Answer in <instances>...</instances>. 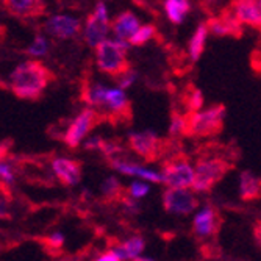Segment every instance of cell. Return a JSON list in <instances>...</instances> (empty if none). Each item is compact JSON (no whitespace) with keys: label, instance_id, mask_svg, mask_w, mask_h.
<instances>
[{"label":"cell","instance_id":"6da1fadb","mask_svg":"<svg viewBox=\"0 0 261 261\" xmlns=\"http://www.w3.org/2000/svg\"><path fill=\"white\" fill-rule=\"evenodd\" d=\"M52 74L49 69H45L44 64L39 61H25L17 66L10 77L11 91L19 99L23 100H36L49 85Z\"/></svg>","mask_w":261,"mask_h":261},{"label":"cell","instance_id":"7a4b0ae2","mask_svg":"<svg viewBox=\"0 0 261 261\" xmlns=\"http://www.w3.org/2000/svg\"><path fill=\"white\" fill-rule=\"evenodd\" d=\"M128 47L130 42L125 39H103L99 42L96 45V60L99 69L111 77H119L124 74L127 69H130L128 60L125 57Z\"/></svg>","mask_w":261,"mask_h":261},{"label":"cell","instance_id":"3957f363","mask_svg":"<svg viewBox=\"0 0 261 261\" xmlns=\"http://www.w3.org/2000/svg\"><path fill=\"white\" fill-rule=\"evenodd\" d=\"M186 117V135L213 136L222 130L225 119V107L216 105L205 111H191Z\"/></svg>","mask_w":261,"mask_h":261},{"label":"cell","instance_id":"277c9868","mask_svg":"<svg viewBox=\"0 0 261 261\" xmlns=\"http://www.w3.org/2000/svg\"><path fill=\"white\" fill-rule=\"evenodd\" d=\"M231 169L228 161L222 158L200 160L194 169V180L191 188L197 193H208L216 183H219Z\"/></svg>","mask_w":261,"mask_h":261},{"label":"cell","instance_id":"5b68a950","mask_svg":"<svg viewBox=\"0 0 261 261\" xmlns=\"http://www.w3.org/2000/svg\"><path fill=\"white\" fill-rule=\"evenodd\" d=\"M199 200L188 188H169L163 194V206L171 215L188 216L197 208Z\"/></svg>","mask_w":261,"mask_h":261},{"label":"cell","instance_id":"8992f818","mask_svg":"<svg viewBox=\"0 0 261 261\" xmlns=\"http://www.w3.org/2000/svg\"><path fill=\"white\" fill-rule=\"evenodd\" d=\"M110 32V19H108V10L103 2H99L94 8V11L88 16L86 25H85V41L88 45L96 47L99 42L107 39V35Z\"/></svg>","mask_w":261,"mask_h":261},{"label":"cell","instance_id":"52a82bcc","mask_svg":"<svg viewBox=\"0 0 261 261\" xmlns=\"http://www.w3.org/2000/svg\"><path fill=\"white\" fill-rule=\"evenodd\" d=\"M194 180V169L186 160L174 158L163 168L161 181L168 188H191Z\"/></svg>","mask_w":261,"mask_h":261},{"label":"cell","instance_id":"ba28073f","mask_svg":"<svg viewBox=\"0 0 261 261\" xmlns=\"http://www.w3.org/2000/svg\"><path fill=\"white\" fill-rule=\"evenodd\" d=\"M97 121H99V113L94 111L92 108H85L72 121V124L69 125L64 135V142L72 149L79 147L85 136L91 132V128L97 124Z\"/></svg>","mask_w":261,"mask_h":261},{"label":"cell","instance_id":"9c48e42d","mask_svg":"<svg viewBox=\"0 0 261 261\" xmlns=\"http://www.w3.org/2000/svg\"><path fill=\"white\" fill-rule=\"evenodd\" d=\"M128 144L138 155H141L146 161H155L161 152V141L150 130L139 132V133H130Z\"/></svg>","mask_w":261,"mask_h":261},{"label":"cell","instance_id":"30bf717a","mask_svg":"<svg viewBox=\"0 0 261 261\" xmlns=\"http://www.w3.org/2000/svg\"><path fill=\"white\" fill-rule=\"evenodd\" d=\"M45 32L54 38L58 39H70L80 33L82 30V22L75 17L64 16V14H57L52 16L50 19H47Z\"/></svg>","mask_w":261,"mask_h":261},{"label":"cell","instance_id":"8fae6325","mask_svg":"<svg viewBox=\"0 0 261 261\" xmlns=\"http://www.w3.org/2000/svg\"><path fill=\"white\" fill-rule=\"evenodd\" d=\"M230 11L240 23L259 29L261 25V0H233Z\"/></svg>","mask_w":261,"mask_h":261},{"label":"cell","instance_id":"7c38bea8","mask_svg":"<svg viewBox=\"0 0 261 261\" xmlns=\"http://www.w3.org/2000/svg\"><path fill=\"white\" fill-rule=\"evenodd\" d=\"M52 169L58 180L66 186H74L80 181L82 177V168L80 163L69 160V158H57L52 163Z\"/></svg>","mask_w":261,"mask_h":261},{"label":"cell","instance_id":"4fadbf2b","mask_svg":"<svg viewBox=\"0 0 261 261\" xmlns=\"http://www.w3.org/2000/svg\"><path fill=\"white\" fill-rule=\"evenodd\" d=\"M206 29L208 32H211L213 35L216 36H241L243 35V30H241V23L238 22L233 16L231 11L222 14L221 17H216V19H210L208 23H206Z\"/></svg>","mask_w":261,"mask_h":261},{"label":"cell","instance_id":"5bb4252c","mask_svg":"<svg viewBox=\"0 0 261 261\" xmlns=\"http://www.w3.org/2000/svg\"><path fill=\"white\" fill-rule=\"evenodd\" d=\"M216 211L211 206H205L202 208L197 215L194 216V233L199 236V238H208V236L215 234L218 230L216 225Z\"/></svg>","mask_w":261,"mask_h":261},{"label":"cell","instance_id":"9a60e30c","mask_svg":"<svg viewBox=\"0 0 261 261\" xmlns=\"http://www.w3.org/2000/svg\"><path fill=\"white\" fill-rule=\"evenodd\" d=\"M139 25H141V23H139L138 17L133 13L125 11V13L117 16L111 22L110 27L113 29V32H114V35H116L117 39H125V41H128L132 38V35L139 29Z\"/></svg>","mask_w":261,"mask_h":261},{"label":"cell","instance_id":"2e32d148","mask_svg":"<svg viewBox=\"0 0 261 261\" xmlns=\"http://www.w3.org/2000/svg\"><path fill=\"white\" fill-rule=\"evenodd\" d=\"M5 8L16 16L35 17L44 11L42 0H4Z\"/></svg>","mask_w":261,"mask_h":261},{"label":"cell","instance_id":"e0dca14e","mask_svg":"<svg viewBox=\"0 0 261 261\" xmlns=\"http://www.w3.org/2000/svg\"><path fill=\"white\" fill-rule=\"evenodd\" d=\"M111 164H113V168L116 171H119L124 175L139 177V178H144V180H149V181H153V183L161 181V174H158L155 171H150L147 168H142V166H138L135 163H127V161H122V160H113Z\"/></svg>","mask_w":261,"mask_h":261},{"label":"cell","instance_id":"ac0fdd59","mask_svg":"<svg viewBox=\"0 0 261 261\" xmlns=\"http://www.w3.org/2000/svg\"><path fill=\"white\" fill-rule=\"evenodd\" d=\"M103 105L116 116L119 114H127V111L130 110V103L128 99L125 96L124 89L121 88H113V89H107L105 94V102Z\"/></svg>","mask_w":261,"mask_h":261},{"label":"cell","instance_id":"d6986e66","mask_svg":"<svg viewBox=\"0 0 261 261\" xmlns=\"http://www.w3.org/2000/svg\"><path fill=\"white\" fill-rule=\"evenodd\" d=\"M261 183L252 171H244L240 175V194L243 200H253L259 197Z\"/></svg>","mask_w":261,"mask_h":261},{"label":"cell","instance_id":"ffe728a7","mask_svg":"<svg viewBox=\"0 0 261 261\" xmlns=\"http://www.w3.org/2000/svg\"><path fill=\"white\" fill-rule=\"evenodd\" d=\"M189 0H166L164 10L172 23H181L189 13Z\"/></svg>","mask_w":261,"mask_h":261},{"label":"cell","instance_id":"44dd1931","mask_svg":"<svg viewBox=\"0 0 261 261\" xmlns=\"http://www.w3.org/2000/svg\"><path fill=\"white\" fill-rule=\"evenodd\" d=\"M206 35H208L206 23H200L196 29L194 35L191 36V41H189V57H191L193 61H197L202 57L203 49H205Z\"/></svg>","mask_w":261,"mask_h":261},{"label":"cell","instance_id":"7402d4cb","mask_svg":"<svg viewBox=\"0 0 261 261\" xmlns=\"http://www.w3.org/2000/svg\"><path fill=\"white\" fill-rule=\"evenodd\" d=\"M102 194L107 200H116L119 199L122 194V186L116 177H108L103 183H102Z\"/></svg>","mask_w":261,"mask_h":261},{"label":"cell","instance_id":"603a6c76","mask_svg":"<svg viewBox=\"0 0 261 261\" xmlns=\"http://www.w3.org/2000/svg\"><path fill=\"white\" fill-rule=\"evenodd\" d=\"M122 247L125 250L127 259H136L138 256H141L142 252H144L146 243L141 236H133V238H130L128 241H125L122 244Z\"/></svg>","mask_w":261,"mask_h":261},{"label":"cell","instance_id":"cb8c5ba5","mask_svg":"<svg viewBox=\"0 0 261 261\" xmlns=\"http://www.w3.org/2000/svg\"><path fill=\"white\" fill-rule=\"evenodd\" d=\"M107 89H108V88L103 86V85H100V83L92 85V86L86 91V100H88V103H91V105H94V107H103Z\"/></svg>","mask_w":261,"mask_h":261},{"label":"cell","instance_id":"d4e9b609","mask_svg":"<svg viewBox=\"0 0 261 261\" xmlns=\"http://www.w3.org/2000/svg\"><path fill=\"white\" fill-rule=\"evenodd\" d=\"M155 35V27L153 25H139V29L132 35L128 39L132 45H142L147 41H150Z\"/></svg>","mask_w":261,"mask_h":261},{"label":"cell","instance_id":"484cf974","mask_svg":"<svg viewBox=\"0 0 261 261\" xmlns=\"http://www.w3.org/2000/svg\"><path fill=\"white\" fill-rule=\"evenodd\" d=\"M169 133L172 136H180V135H186V117L181 116L180 113H174L171 117V127H169Z\"/></svg>","mask_w":261,"mask_h":261},{"label":"cell","instance_id":"4316f807","mask_svg":"<svg viewBox=\"0 0 261 261\" xmlns=\"http://www.w3.org/2000/svg\"><path fill=\"white\" fill-rule=\"evenodd\" d=\"M47 49H49V45H47L45 38L36 36L35 41H33V44L29 47V54L30 55H35V57H41V55H45L47 54Z\"/></svg>","mask_w":261,"mask_h":261},{"label":"cell","instance_id":"83f0119b","mask_svg":"<svg viewBox=\"0 0 261 261\" xmlns=\"http://www.w3.org/2000/svg\"><path fill=\"white\" fill-rule=\"evenodd\" d=\"M150 191V188L149 185L146 183H142V181H133L128 188V194L133 197V199H141V197H144L147 196Z\"/></svg>","mask_w":261,"mask_h":261},{"label":"cell","instance_id":"f1b7e54d","mask_svg":"<svg viewBox=\"0 0 261 261\" xmlns=\"http://www.w3.org/2000/svg\"><path fill=\"white\" fill-rule=\"evenodd\" d=\"M186 105H188L189 113L200 110L202 105H203V94H202V91H200V89H194V91L191 92V96L188 97Z\"/></svg>","mask_w":261,"mask_h":261},{"label":"cell","instance_id":"f546056e","mask_svg":"<svg viewBox=\"0 0 261 261\" xmlns=\"http://www.w3.org/2000/svg\"><path fill=\"white\" fill-rule=\"evenodd\" d=\"M136 77H138V74L135 72V70L127 69L124 74H121L119 77H117V80H119V88L121 89H127L128 86H132L135 83Z\"/></svg>","mask_w":261,"mask_h":261},{"label":"cell","instance_id":"4dcf8cb0","mask_svg":"<svg viewBox=\"0 0 261 261\" xmlns=\"http://www.w3.org/2000/svg\"><path fill=\"white\" fill-rule=\"evenodd\" d=\"M0 180L5 183H11L14 180V174L11 171V166L4 163V160H0Z\"/></svg>","mask_w":261,"mask_h":261},{"label":"cell","instance_id":"1f68e13d","mask_svg":"<svg viewBox=\"0 0 261 261\" xmlns=\"http://www.w3.org/2000/svg\"><path fill=\"white\" fill-rule=\"evenodd\" d=\"M44 243L52 249H60L64 244V236L61 233H54L50 236H47V238L44 240Z\"/></svg>","mask_w":261,"mask_h":261},{"label":"cell","instance_id":"d6a6232c","mask_svg":"<svg viewBox=\"0 0 261 261\" xmlns=\"http://www.w3.org/2000/svg\"><path fill=\"white\" fill-rule=\"evenodd\" d=\"M100 150H102L107 156H114V155H117V153H121V152H122V149H121L119 146H117V144H113V142H107V141L102 142Z\"/></svg>","mask_w":261,"mask_h":261},{"label":"cell","instance_id":"836d02e7","mask_svg":"<svg viewBox=\"0 0 261 261\" xmlns=\"http://www.w3.org/2000/svg\"><path fill=\"white\" fill-rule=\"evenodd\" d=\"M102 142H103V139H102V138H99V136H94V138H91L89 141H86L85 147H86L88 150H100V147H102Z\"/></svg>","mask_w":261,"mask_h":261},{"label":"cell","instance_id":"e575fe53","mask_svg":"<svg viewBox=\"0 0 261 261\" xmlns=\"http://www.w3.org/2000/svg\"><path fill=\"white\" fill-rule=\"evenodd\" d=\"M122 200H124L125 208H127L130 213H133V215H136V213L139 211V206H138V203H136L135 200H132V199H122Z\"/></svg>","mask_w":261,"mask_h":261},{"label":"cell","instance_id":"d590c367","mask_svg":"<svg viewBox=\"0 0 261 261\" xmlns=\"http://www.w3.org/2000/svg\"><path fill=\"white\" fill-rule=\"evenodd\" d=\"M97 259H99V261H119V259H117V256L114 255V252H113V250L105 252V253H103V255H100Z\"/></svg>","mask_w":261,"mask_h":261},{"label":"cell","instance_id":"8d00e7d4","mask_svg":"<svg viewBox=\"0 0 261 261\" xmlns=\"http://www.w3.org/2000/svg\"><path fill=\"white\" fill-rule=\"evenodd\" d=\"M8 149H10V142H2V144H0V160H4L7 155H8Z\"/></svg>","mask_w":261,"mask_h":261},{"label":"cell","instance_id":"74e56055","mask_svg":"<svg viewBox=\"0 0 261 261\" xmlns=\"http://www.w3.org/2000/svg\"><path fill=\"white\" fill-rule=\"evenodd\" d=\"M7 216V203L4 200H0V219Z\"/></svg>","mask_w":261,"mask_h":261}]
</instances>
